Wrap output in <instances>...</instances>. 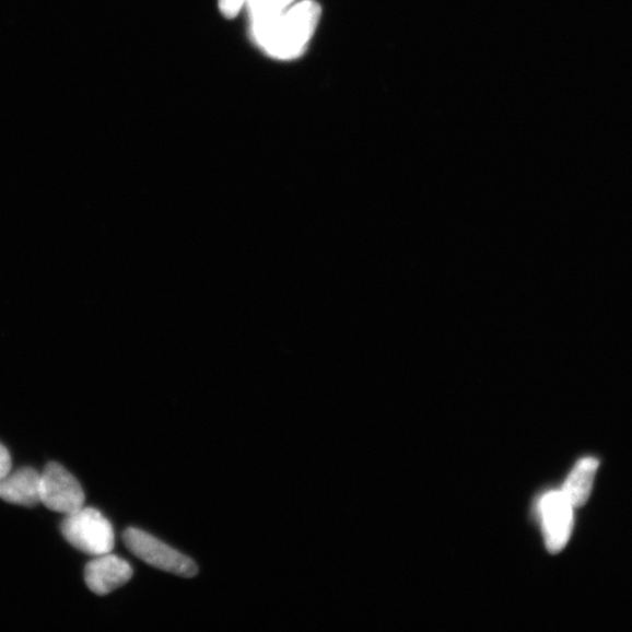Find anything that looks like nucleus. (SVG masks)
<instances>
[{"instance_id":"nucleus-11","label":"nucleus","mask_w":632,"mask_h":632,"mask_svg":"<svg viewBox=\"0 0 632 632\" xmlns=\"http://www.w3.org/2000/svg\"><path fill=\"white\" fill-rule=\"evenodd\" d=\"M12 469V459L8 448L0 444V477L8 475Z\"/></svg>"},{"instance_id":"nucleus-6","label":"nucleus","mask_w":632,"mask_h":632,"mask_svg":"<svg viewBox=\"0 0 632 632\" xmlns=\"http://www.w3.org/2000/svg\"><path fill=\"white\" fill-rule=\"evenodd\" d=\"M132 574L134 572L126 560L108 553L87 563L85 581L92 593L105 596L128 584Z\"/></svg>"},{"instance_id":"nucleus-7","label":"nucleus","mask_w":632,"mask_h":632,"mask_svg":"<svg viewBox=\"0 0 632 632\" xmlns=\"http://www.w3.org/2000/svg\"><path fill=\"white\" fill-rule=\"evenodd\" d=\"M0 499L12 505L37 506L40 504V473L23 468L0 477Z\"/></svg>"},{"instance_id":"nucleus-8","label":"nucleus","mask_w":632,"mask_h":632,"mask_svg":"<svg viewBox=\"0 0 632 632\" xmlns=\"http://www.w3.org/2000/svg\"><path fill=\"white\" fill-rule=\"evenodd\" d=\"M598 460L592 457L581 459L561 490L574 508L584 506L590 496Z\"/></svg>"},{"instance_id":"nucleus-10","label":"nucleus","mask_w":632,"mask_h":632,"mask_svg":"<svg viewBox=\"0 0 632 632\" xmlns=\"http://www.w3.org/2000/svg\"><path fill=\"white\" fill-rule=\"evenodd\" d=\"M245 2L246 0H220L219 4L225 19L232 20L238 15Z\"/></svg>"},{"instance_id":"nucleus-3","label":"nucleus","mask_w":632,"mask_h":632,"mask_svg":"<svg viewBox=\"0 0 632 632\" xmlns=\"http://www.w3.org/2000/svg\"><path fill=\"white\" fill-rule=\"evenodd\" d=\"M124 541L130 553L154 569L182 577H194L198 573L191 559L141 529L128 528Z\"/></svg>"},{"instance_id":"nucleus-4","label":"nucleus","mask_w":632,"mask_h":632,"mask_svg":"<svg viewBox=\"0 0 632 632\" xmlns=\"http://www.w3.org/2000/svg\"><path fill=\"white\" fill-rule=\"evenodd\" d=\"M86 495L75 477L58 463H49L40 473V504L68 515L85 506Z\"/></svg>"},{"instance_id":"nucleus-2","label":"nucleus","mask_w":632,"mask_h":632,"mask_svg":"<svg viewBox=\"0 0 632 632\" xmlns=\"http://www.w3.org/2000/svg\"><path fill=\"white\" fill-rule=\"evenodd\" d=\"M61 534L75 550L92 557L112 553L115 536L112 524L102 512L83 506L65 515Z\"/></svg>"},{"instance_id":"nucleus-9","label":"nucleus","mask_w":632,"mask_h":632,"mask_svg":"<svg viewBox=\"0 0 632 632\" xmlns=\"http://www.w3.org/2000/svg\"><path fill=\"white\" fill-rule=\"evenodd\" d=\"M295 0H246L245 5L251 20V25L268 22L284 13Z\"/></svg>"},{"instance_id":"nucleus-5","label":"nucleus","mask_w":632,"mask_h":632,"mask_svg":"<svg viewBox=\"0 0 632 632\" xmlns=\"http://www.w3.org/2000/svg\"><path fill=\"white\" fill-rule=\"evenodd\" d=\"M539 512L547 550L551 554H558L571 539L574 507L561 491H551L541 498Z\"/></svg>"},{"instance_id":"nucleus-1","label":"nucleus","mask_w":632,"mask_h":632,"mask_svg":"<svg viewBox=\"0 0 632 632\" xmlns=\"http://www.w3.org/2000/svg\"><path fill=\"white\" fill-rule=\"evenodd\" d=\"M321 7L314 0H303L284 13L251 25L255 42L269 56L291 60L303 56L320 22Z\"/></svg>"}]
</instances>
